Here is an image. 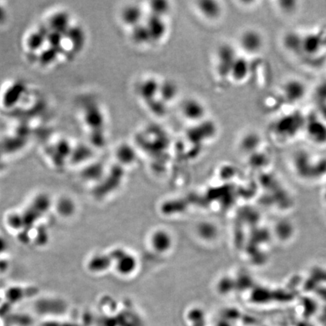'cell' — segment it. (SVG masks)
<instances>
[{"mask_svg": "<svg viewBox=\"0 0 326 326\" xmlns=\"http://www.w3.org/2000/svg\"><path fill=\"white\" fill-rule=\"evenodd\" d=\"M170 3L167 1H152L150 2V11H151V15H156V16L162 17L164 18L167 13L169 11Z\"/></svg>", "mask_w": 326, "mask_h": 326, "instance_id": "cell-14", "label": "cell"}, {"mask_svg": "<svg viewBox=\"0 0 326 326\" xmlns=\"http://www.w3.org/2000/svg\"><path fill=\"white\" fill-rule=\"evenodd\" d=\"M178 86L176 85L175 82L171 80H166L163 82H160L159 96L165 104L168 101H173L178 95Z\"/></svg>", "mask_w": 326, "mask_h": 326, "instance_id": "cell-12", "label": "cell"}, {"mask_svg": "<svg viewBox=\"0 0 326 326\" xmlns=\"http://www.w3.org/2000/svg\"><path fill=\"white\" fill-rule=\"evenodd\" d=\"M302 51L308 54V59H314L316 64L323 63L321 60L326 56V24L317 26L307 32L299 31L298 48L294 57H300Z\"/></svg>", "mask_w": 326, "mask_h": 326, "instance_id": "cell-1", "label": "cell"}, {"mask_svg": "<svg viewBox=\"0 0 326 326\" xmlns=\"http://www.w3.org/2000/svg\"><path fill=\"white\" fill-rule=\"evenodd\" d=\"M250 72L248 61L243 57H239L233 64L230 70V75L237 82L243 81L248 77Z\"/></svg>", "mask_w": 326, "mask_h": 326, "instance_id": "cell-11", "label": "cell"}, {"mask_svg": "<svg viewBox=\"0 0 326 326\" xmlns=\"http://www.w3.org/2000/svg\"><path fill=\"white\" fill-rule=\"evenodd\" d=\"M197 8L203 17L208 20H215L221 16L222 7L219 2L212 0H205L197 2Z\"/></svg>", "mask_w": 326, "mask_h": 326, "instance_id": "cell-10", "label": "cell"}, {"mask_svg": "<svg viewBox=\"0 0 326 326\" xmlns=\"http://www.w3.org/2000/svg\"><path fill=\"white\" fill-rule=\"evenodd\" d=\"M131 38L134 42L138 45H144L152 41L144 22L133 27L131 31Z\"/></svg>", "mask_w": 326, "mask_h": 326, "instance_id": "cell-13", "label": "cell"}, {"mask_svg": "<svg viewBox=\"0 0 326 326\" xmlns=\"http://www.w3.org/2000/svg\"><path fill=\"white\" fill-rule=\"evenodd\" d=\"M283 95L290 104H297L305 98L307 88L304 82L298 79H291L283 87Z\"/></svg>", "mask_w": 326, "mask_h": 326, "instance_id": "cell-5", "label": "cell"}, {"mask_svg": "<svg viewBox=\"0 0 326 326\" xmlns=\"http://www.w3.org/2000/svg\"><path fill=\"white\" fill-rule=\"evenodd\" d=\"M300 5L298 2L294 1H282L279 2V8L280 11L286 15H294L298 11Z\"/></svg>", "mask_w": 326, "mask_h": 326, "instance_id": "cell-15", "label": "cell"}, {"mask_svg": "<svg viewBox=\"0 0 326 326\" xmlns=\"http://www.w3.org/2000/svg\"><path fill=\"white\" fill-rule=\"evenodd\" d=\"M152 41H160L167 33V25L164 18L150 15L144 21Z\"/></svg>", "mask_w": 326, "mask_h": 326, "instance_id": "cell-7", "label": "cell"}, {"mask_svg": "<svg viewBox=\"0 0 326 326\" xmlns=\"http://www.w3.org/2000/svg\"><path fill=\"white\" fill-rule=\"evenodd\" d=\"M160 82L154 78H148L140 85L139 94L141 98L147 103L155 100L159 97Z\"/></svg>", "mask_w": 326, "mask_h": 326, "instance_id": "cell-9", "label": "cell"}, {"mask_svg": "<svg viewBox=\"0 0 326 326\" xmlns=\"http://www.w3.org/2000/svg\"><path fill=\"white\" fill-rule=\"evenodd\" d=\"M315 120H306L304 132L307 138L316 144H326V122L316 114Z\"/></svg>", "mask_w": 326, "mask_h": 326, "instance_id": "cell-2", "label": "cell"}, {"mask_svg": "<svg viewBox=\"0 0 326 326\" xmlns=\"http://www.w3.org/2000/svg\"><path fill=\"white\" fill-rule=\"evenodd\" d=\"M4 14H5V13H4L3 10L2 9V8H0V15H4ZM4 20L3 18H2V17H0V23L2 22V21H4Z\"/></svg>", "mask_w": 326, "mask_h": 326, "instance_id": "cell-16", "label": "cell"}, {"mask_svg": "<svg viewBox=\"0 0 326 326\" xmlns=\"http://www.w3.org/2000/svg\"><path fill=\"white\" fill-rule=\"evenodd\" d=\"M264 43L263 36L256 30H247L240 37V47L244 52L249 54L260 52L264 46Z\"/></svg>", "mask_w": 326, "mask_h": 326, "instance_id": "cell-4", "label": "cell"}, {"mask_svg": "<svg viewBox=\"0 0 326 326\" xmlns=\"http://www.w3.org/2000/svg\"><path fill=\"white\" fill-rule=\"evenodd\" d=\"M181 113L189 121L200 122L206 114V108L197 98H189L183 103Z\"/></svg>", "mask_w": 326, "mask_h": 326, "instance_id": "cell-6", "label": "cell"}, {"mask_svg": "<svg viewBox=\"0 0 326 326\" xmlns=\"http://www.w3.org/2000/svg\"><path fill=\"white\" fill-rule=\"evenodd\" d=\"M238 58L237 51L232 45L224 44L217 50V71L223 77L230 75L233 64Z\"/></svg>", "mask_w": 326, "mask_h": 326, "instance_id": "cell-3", "label": "cell"}, {"mask_svg": "<svg viewBox=\"0 0 326 326\" xmlns=\"http://www.w3.org/2000/svg\"><path fill=\"white\" fill-rule=\"evenodd\" d=\"M144 18V11L138 5H126L121 12L122 21L131 28L142 24Z\"/></svg>", "mask_w": 326, "mask_h": 326, "instance_id": "cell-8", "label": "cell"}]
</instances>
